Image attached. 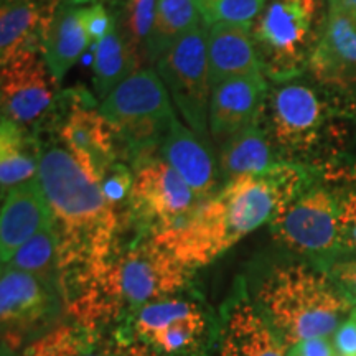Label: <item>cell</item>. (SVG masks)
Returning <instances> with one entry per match:
<instances>
[{
    "instance_id": "9c48e42d",
    "label": "cell",
    "mask_w": 356,
    "mask_h": 356,
    "mask_svg": "<svg viewBox=\"0 0 356 356\" xmlns=\"http://www.w3.org/2000/svg\"><path fill=\"white\" fill-rule=\"evenodd\" d=\"M178 114L191 131L207 139L211 81L208 66L207 33L198 25L180 37L155 63Z\"/></svg>"
},
{
    "instance_id": "8d00e7d4",
    "label": "cell",
    "mask_w": 356,
    "mask_h": 356,
    "mask_svg": "<svg viewBox=\"0 0 356 356\" xmlns=\"http://www.w3.org/2000/svg\"><path fill=\"white\" fill-rule=\"evenodd\" d=\"M287 356H338L333 341L328 338H310L292 345Z\"/></svg>"
},
{
    "instance_id": "7c38bea8",
    "label": "cell",
    "mask_w": 356,
    "mask_h": 356,
    "mask_svg": "<svg viewBox=\"0 0 356 356\" xmlns=\"http://www.w3.org/2000/svg\"><path fill=\"white\" fill-rule=\"evenodd\" d=\"M220 356H287L289 346L249 296L246 282L238 280L222 305L216 327Z\"/></svg>"
},
{
    "instance_id": "e0dca14e",
    "label": "cell",
    "mask_w": 356,
    "mask_h": 356,
    "mask_svg": "<svg viewBox=\"0 0 356 356\" xmlns=\"http://www.w3.org/2000/svg\"><path fill=\"white\" fill-rule=\"evenodd\" d=\"M269 81L264 73L222 81L211 89L208 126L216 142H225L261 118Z\"/></svg>"
},
{
    "instance_id": "277c9868",
    "label": "cell",
    "mask_w": 356,
    "mask_h": 356,
    "mask_svg": "<svg viewBox=\"0 0 356 356\" xmlns=\"http://www.w3.org/2000/svg\"><path fill=\"white\" fill-rule=\"evenodd\" d=\"M254 300L289 348L310 338L333 337L356 305L327 270L299 262L273 267Z\"/></svg>"
},
{
    "instance_id": "3957f363",
    "label": "cell",
    "mask_w": 356,
    "mask_h": 356,
    "mask_svg": "<svg viewBox=\"0 0 356 356\" xmlns=\"http://www.w3.org/2000/svg\"><path fill=\"white\" fill-rule=\"evenodd\" d=\"M195 270L150 236L114 249L66 300L74 323L88 332L131 320L142 307L175 297L190 286Z\"/></svg>"
},
{
    "instance_id": "4fadbf2b",
    "label": "cell",
    "mask_w": 356,
    "mask_h": 356,
    "mask_svg": "<svg viewBox=\"0 0 356 356\" xmlns=\"http://www.w3.org/2000/svg\"><path fill=\"white\" fill-rule=\"evenodd\" d=\"M71 108L58 124V137L92 180L99 181L118 162V136L88 92H70Z\"/></svg>"
},
{
    "instance_id": "ffe728a7",
    "label": "cell",
    "mask_w": 356,
    "mask_h": 356,
    "mask_svg": "<svg viewBox=\"0 0 356 356\" xmlns=\"http://www.w3.org/2000/svg\"><path fill=\"white\" fill-rule=\"evenodd\" d=\"M211 88L228 79L262 73L252 25L218 24L207 33Z\"/></svg>"
},
{
    "instance_id": "5b68a950",
    "label": "cell",
    "mask_w": 356,
    "mask_h": 356,
    "mask_svg": "<svg viewBox=\"0 0 356 356\" xmlns=\"http://www.w3.org/2000/svg\"><path fill=\"white\" fill-rule=\"evenodd\" d=\"M338 115L335 97L296 78L269 84L261 121L280 160L305 163L340 144Z\"/></svg>"
},
{
    "instance_id": "6da1fadb",
    "label": "cell",
    "mask_w": 356,
    "mask_h": 356,
    "mask_svg": "<svg viewBox=\"0 0 356 356\" xmlns=\"http://www.w3.org/2000/svg\"><path fill=\"white\" fill-rule=\"evenodd\" d=\"M314 181V167L279 160L266 172L226 181L185 221L150 238L197 270L229 251L244 236L273 221L280 208L315 186Z\"/></svg>"
},
{
    "instance_id": "603a6c76",
    "label": "cell",
    "mask_w": 356,
    "mask_h": 356,
    "mask_svg": "<svg viewBox=\"0 0 356 356\" xmlns=\"http://www.w3.org/2000/svg\"><path fill=\"white\" fill-rule=\"evenodd\" d=\"M279 155L261 118L236 132L221 144L220 173L225 181L238 177L262 173L279 162Z\"/></svg>"
},
{
    "instance_id": "30bf717a",
    "label": "cell",
    "mask_w": 356,
    "mask_h": 356,
    "mask_svg": "<svg viewBox=\"0 0 356 356\" xmlns=\"http://www.w3.org/2000/svg\"><path fill=\"white\" fill-rule=\"evenodd\" d=\"M198 204L193 190L162 157L154 155L134 167L127 215L140 236L175 228Z\"/></svg>"
},
{
    "instance_id": "f35d334b",
    "label": "cell",
    "mask_w": 356,
    "mask_h": 356,
    "mask_svg": "<svg viewBox=\"0 0 356 356\" xmlns=\"http://www.w3.org/2000/svg\"><path fill=\"white\" fill-rule=\"evenodd\" d=\"M341 3H343V6L346 7V10H348L351 15L356 19V0H343Z\"/></svg>"
},
{
    "instance_id": "52a82bcc",
    "label": "cell",
    "mask_w": 356,
    "mask_h": 356,
    "mask_svg": "<svg viewBox=\"0 0 356 356\" xmlns=\"http://www.w3.org/2000/svg\"><path fill=\"white\" fill-rule=\"evenodd\" d=\"M99 113L114 129L134 165L154 157L177 115L157 70L140 68L101 101Z\"/></svg>"
},
{
    "instance_id": "8fae6325",
    "label": "cell",
    "mask_w": 356,
    "mask_h": 356,
    "mask_svg": "<svg viewBox=\"0 0 356 356\" xmlns=\"http://www.w3.org/2000/svg\"><path fill=\"white\" fill-rule=\"evenodd\" d=\"M129 325L160 356H207L213 340L207 309L198 300L177 296L142 307Z\"/></svg>"
},
{
    "instance_id": "4dcf8cb0",
    "label": "cell",
    "mask_w": 356,
    "mask_h": 356,
    "mask_svg": "<svg viewBox=\"0 0 356 356\" xmlns=\"http://www.w3.org/2000/svg\"><path fill=\"white\" fill-rule=\"evenodd\" d=\"M86 338L88 330L74 323L47 333L33 341L26 351L32 356H83Z\"/></svg>"
},
{
    "instance_id": "ba28073f",
    "label": "cell",
    "mask_w": 356,
    "mask_h": 356,
    "mask_svg": "<svg viewBox=\"0 0 356 356\" xmlns=\"http://www.w3.org/2000/svg\"><path fill=\"white\" fill-rule=\"evenodd\" d=\"M341 195L315 185L292 200L270 221L275 241L327 270L340 256Z\"/></svg>"
},
{
    "instance_id": "9a60e30c",
    "label": "cell",
    "mask_w": 356,
    "mask_h": 356,
    "mask_svg": "<svg viewBox=\"0 0 356 356\" xmlns=\"http://www.w3.org/2000/svg\"><path fill=\"white\" fill-rule=\"evenodd\" d=\"M42 53H24L2 65V115L32 131L55 104L56 81Z\"/></svg>"
},
{
    "instance_id": "7402d4cb",
    "label": "cell",
    "mask_w": 356,
    "mask_h": 356,
    "mask_svg": "<svg viewBox=\"0 0 356 356\" xmlns=\"http://www.w3.org/2000/svg\"><path fill=\"white\" fill-rule=\"evenodd\" d=\"M51 19L33 3L2 0L0 8V60L7 65L24 53H43Z\"/></svg>"
},
{
    "instance_id": "484cf974",
    "label": "cell",
    "mask_w": 356,
    "mask_h": 356,
    "mask_svg": "<svg viewBox=\"0 0 356 356\" xmlns=\"http://www.w3.org/2000/svg\"><path fill=\"white\" fill-rule=\"evenodd\" d=\"M202 24L198 0H159L152 32L147 42V61L157 63L172 43Z\"/></svg>"
},
{
    "instance_id": "4316f807",
    "label": "cell",
    "mask_w": 356,
    "mask_h": 356,
    "mask_svg": "<svg viewBox=\"0 0 356 356\" xmlns=\"http://www.w3.org/2000/svg\"><path fill=\"white\" fill-rule=\"evenodd\" d=\"M2 266L32 274L48 287L61 292L60 249L55 226L40 231L13 254L10 261Z\"/></svg>"
},
{
    "instance_id": "d6986e66",
    "label": "cell",
    "mask_w": 356,
    "mask_h": 356,
    "mask_svg": "<svg viewBox=\"0 0 356 356\" xmlns=\"http://www.w3.org/2000/svg\"><path fill=\"white\" fill-rule=\"evenodd\" d=\"M53 226L50 204L38 178L8 191L2 198L0 215V257L6 264L40 231Z\"/></svg>"
},
{
    "instance_id": "ab89813d",
    "label": "cell",
    "mask_w": 356,
    "mask_h": 356,
    "mask_svg": "<svg viewBox=\"0 0 356 356\" xmlns=\"http://www.w3.org/2000/svg\"><path fill=\"white\" fill-rule=\"evenodd\" d=\"M341 2H343V0H327L328 6H333V3H341Z\"/></svg>"
},
{
    "instance_id": "836d02e7",
    "label": "cell",
    "mask_w": 356,
    "mask_h": 356,
    "mask_svg": "<svg viewBox=\"0 0 356 356\" xmlns=\"http://www.w3.org/2000/svg\"><path fill=\"white\" fill-rule=\"evenodd\" d=\"M83 17L84 26H86V32L92 44L104 40L108 35H111L118 29V24H115L113 17L109 15V12L99 2L88 0L86 6H84Z\"/></svg>"
},
{
    "instance_id": "44dd1931",
    "label": "cell",
    "mask_w": 356,
    "mask_h": 356,
    "mask_svg": "<svg viewBox=\"0 0 356 356\" xmlns=\"http://www.w3.org/2000/svg\"><path fill=\"white\" fill-rule=\"evenodd\" d=\"M86 2L65 0L48 25L42 56L56 83L63 81L91 43L83 17Z\"/></svg>"
},
{
    "instance_id": "e575fe53",
    "label": "cell",
    "mask_w": 356,
    "mask_h": 356,
    "mask_svg": "<svg viewBox=\"0 0 356 356\" xmlns=\"http://www.w3.org/2000/svg\"><path fill=\"white\" fill-rule=\"evenodd\" d=\"M327 273L335 280L337 286L356 304V256L350 259L335 261L328 267Z\"/></svg>"
},
{
    "instance_id": "2e32d148",
    "label": "cell",
    "mask_w": 356,
    "mask_h": 356,
    "mask_svg": "<svg viewBox=\"0 0 356 356\" xmlns=\"http://www.w3.org/2000/svg\"><path fill=\"white\" fill-rule=\"evenodd\" d=\"M309 71L328 88L356 84V19L343 3L328 6L322 38L310 58Z\"/></svg>"
},
{
    "instance_id": "83f0119b",
    "label": "cell",
    "mask_w": 356,
    "mask_h": 356,
    "mask_svg": "<svg viewBox=\"0 0 356 356\" xmlns=\"http://www.w3.org/2000/svg\"><path fill=\"white\" fill-rule=\"evenodd\" d=\"M159 0H126L122 19L118 30L139 56L140 63L147 60V42L152 32L155 13H157Z\"/></svg>"
},
{
    "instance_id": "1f68e13d",
    "label": "cell",
    "mask_w": 356,
    "mask_h": 356,
    "mask_svg": "<svg viewBox=\"0 0 356 356\" xmlns=\"http://www.w3.org/2000/svg\"><path fill=\"white\" fill-rule=\"evenodd\" d=\"M132 184H134V173L131 172V168H129L126 163L119 162L118 160V162L109 168L108 173L102 177V180L99 181V186L106 200H108L114 208L122 210L124 204L129 203Z\"/></svg>"
},
{
    "instance_id": "d4e9b609",
    "label": "cell",
    "mask_w": 356,
    "mask_h": 356,
    "mask_svg": "<svg viewBox=\"0 0 356 356\" xmlns=\"http://www.w3.org/2000/svg\"><path fill=\"white\" fill-rule=\"evenodd\" d=\"M92 47V83L97 99L104 101L119 84L140 70V60L118 29Z\"/></svg>"
},
{
    "instance_id": "5bb4252c",
    "label": "cell",
    "mask_w": 356,
    "mask_h": 356,
    "mask_svg": "<svg viewBox=\"0 0 356 356\" xmlns=\"http://www.w3.org/2000/svg\"><path fill=\"white\" fill-rule=\"evenodd\" d=\"M60 293L32 274L2 266L0 320L3 345L17 350L25 337L47 323L58 309Z\"/></svg>"
},
{
    "instance_id": "f1b7e54d",
    "label": "cell",
    "mask_w": 356,
    "mask_h": 356,
    "mask_svg": "<svg viewBox=\"0 0 356 356\" xmlns=\"http://www.w3.org/2000/svg\"><path fill=\"white\" fill-rule=\"evenodd\" d=\"M83 356H160L152 346L142 341L134 333L131 325L124 330L122 327L113 332H88Z\"/></svg>"
},
{
    "instance_id": "7a4b0ae2",
    "label": "cell",
    "mask_w": 356,
    "mask_h": 356,
    "mask_svg": "<svg viewBox=\"0 0 356 356\" xmlns=\"http://www.w3.org/2000/svg\"><path fill=\"white\" fill-rule=\"evenodd\" d=\"M38 181L53 215L65 300L119 246L122 211L65 147L42 149Z\"/></svg>"
},
{
    "instance_id": "d590c367",
    "label": "cell",
    "mask_w": 356,
    "mask_h": 356,
    "mask_svg": "<svg viewBox=\"0 0 356 356\" xmlns=\"http://www.w3.org/2000/svg\"><path fill=\"white\" fill-rule=\"evenodd\" d=\"M332 341L338 356H356V305L348 318L333 333Z\"/></svg>"
},
{
    "instance_id": "74e56055",
    "label": "cell",
    "mask_w": 356,
    "mask_h": 356,
    "mask_svg": "<svg viewBox=\"0 0 356 356\" xmlns=\"http://www.w3.org/2000/svg\"><path fill=\"white\" fill-rule=\"evenodd\" d=\"M24 2L33 3V6H37L43 13H47L50 19H53L55 12L60 8V6L65 2V0H24Z\"/></svg>"
},
{
    "instance_id": "8992f818",
    "label": "cell",
    "mask_w": 356,
    "mask_h": 356,
    "mask_svg": "<svg viewBox=\"0 0 356 356\" xmlns=\"http://www.w3.org/2000/svg\"><path fill=\"white\" fill-rule=\"evenodd\" d=\"M327 17L325 0H270L267 3L252 29L267 81L286 83L309 70Z\"/></svg>"
},
{
    "instance_id": "ac0fdd59",
    "label": "cell",
    "mask_w": 356,
    "mask_h": 356,
    "mask_svg": "<svg viewBox=\"0 0 356 356\" xmlns=\"http://www.w3.org/2000/svg\"><path fill=\"white\" fill-rule=\"evenodd\" d=\"M160 157L184 178L200 203L218 191V163L208 140L181 121L172 122L160 144Z\"/></svg>"
},
{
    "instance_id": "f546056e",
    "label": "cell",
    "mask_w": 356,
    "mask_h": 356,
    "mask_svg": "<svg viewBox=\"0 0 356 356\" xmlns=\"http://www.w3.org/2000/svg\"><path fill=\"white\" fill-rule=\"evenodd\" d=\"M267 0H198L204 26L218 24L252 25L264 10Z\"/></svg>"
},
{
    "instance_id": "d6a6232c",
    "label": "cell",
    "mask_w": 356,
    "mask_h": 356,
    "mask_svg": "<svg viewBox=\"0 0 356 356\" xmlns=\"http://www.w3.org/2000/svg\"><path fill=\"white\" fill-rule=\"evenodd\" d=\"M340 254H356V185L341 195Z\"/></svg>"
},
{
    "instance_id": "cb8c5ba5",
    "label": "cell",
    "mask_w": 356,
    "mask_h": 356,
    "mask_svg": "<svg viewBox=\"0 0 356 356\" xmlns=\"http://www.w3.org/2000/svg\"><path fill=\"white\" fill-rule=\"evenodd\" d=\"M42 147L30 129L2 115L0 127V188L2 198L17 186L38 178Z\"/></svg>"
}]
</instances>
